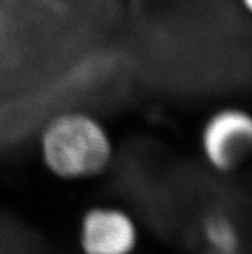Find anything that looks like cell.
Masks as SVG:
<instances>
[{
    "instance_id": "obj_1",
    "label": "cell",
    "mask_w": 252,
    "mask_h": 254,
    "mask_svg": "<svg viewBox=\"0 0 252 254\" xmlns=\"http://www.w3.org/2000/svg\"><path fill=\"white\" fill-rule=\"evenodd\" d=\"M45 167L63 180H83L98 176L112 158L109 135L98 120L80 113L59 115L42 134Z\"/></svg>"
},
{
    "instance_id": "obj_2",
    "label": "cell",
    "mask_w": 252,
    "mask_h": 254,
    "mask_svg": "<svg viewBox=\"0 0 252 254\" xmlns=\"http://www.w3.org/2000/svg\"><path fill=\"white\" fill-rule=\"evenodd\" d=\"M252 122L243 110L228 107L211 115L201 132V148L211 167L223 173L242 167L251 151Z\"/></svg>"
},
{
    "instance_id": "obj_3",
    "label": "cell",
    "mask_w": 252,
    "mask_h": 254,
    "mask_svg": "<svg viewBox=\"0 0 252 254\" xmlns=\"http://www.w3.org/2000/svg\"><path fill=\"white\" fill-rule=\"evenodd\" d=\"M137 239L133 219L117 208L98 206L81 221L80 243L86 254H129Z\"/></svg>"
},
{
    "instance_id": "obj_4",
    "label": "cell",
    "mask_w": 252,
    "mask_h": 254,
    "mask_svg": "<svg viewBox=\"0 0 252 254\" xmlns=\"http://www.w3.org/2000/svg\"><path fill=\"white\" fill-rule=\"evenodd\" d=\"M208 240L214 245L215 249L223 253H229L234 248V234L229 223L221 218L211 221L207 227Z\"/></svg>"
},
{
    "instance_id": "obj_5",
    "label": "cell",
    "mask_w": 252,
    "mask_h": 254,
    "mask_svg": "<svg viewBox=\"0 0 252 254\" xmlns=\"http://www.w3.org/2000/svg\"><path fill=\"white\" fill-rule=\"evenodd\" d=\"M251 1L252 0H242V3L246 5L247 9H251Z\"/></svg>"
}]
</instances>
